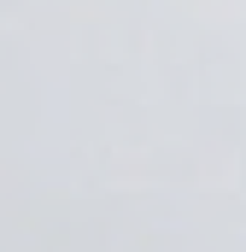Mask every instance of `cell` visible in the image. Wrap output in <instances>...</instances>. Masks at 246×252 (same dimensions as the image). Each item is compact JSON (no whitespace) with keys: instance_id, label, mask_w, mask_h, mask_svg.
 Segmentation results:
<instances>
[]
</instances>
